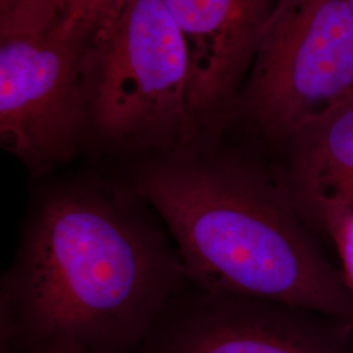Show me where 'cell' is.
<instances>
[{"label":"cell","instance_id":"cell-11","mask_svg":"<svg viewBox=\"0 0 353 353\" xmlns=\"http://www.w3.org/2000/svg\"><path fill=\"white\" fill-rule=\"evenodd\" d=\"M68 1H70V0H61V3H62V6H63L64 11L67 10V4H68Z\"/></svg>","mask_w":353,"mask_h":353},{"label":"cell","instance_id":"cell-10","mask_svg":"<svg viewBox=\"0 0 353 353\" xmlns=\"http://www.w3.org/2000/svg\"><path fill=\"white\" fill-rule=\"evenodd\" d=\"M332 243L339 254L344 278L353 293V214L341 225Z\"/></svg>","mask_w":353,"mask_h":353},{"label":"cell","instance_id":"cell-8","mask_svg":"<svg viewBox=\"0 0 353 353\" xmlns=\"http://www.w3.org/2000/svg\"><path fill=\"white\" fill-rule=\"evenodd\" d=\"M279 169L290 203L316 237L334 241L353 214V97L293 132Z\"/></svg>","mask_w":353,"mask_h":353},{"label":"cell","instance_id":"cell-6","mask_svg":"<svg viewBox=\"0 0 353 353\" xmlns=\"http://www.w3.org/2000/svg\"><path fill=\"white\" fill-rule=\"evenodd\" d=\"M138 353H353V327L316 312L189 284Z\"/></svg>","mask_w":353,"mask_h":353},{"label":"cell","instance_id":"cell-12","mask_svg":"<svg viewBox=\"0 0 353 353\" xmlns=\"http://www.w3.org/2000/svg\"><path fill=\"white\" fill-rule=\"evenodd\" d=\"M347 3H348V6H350V8H351L353 13V0H347Z\"/></svg>","mask_w":353,"mask_h":353},{"label":"cell","instance_id":"cell-7","mask_svg":"<svg viewBox=\"0 0 353 353\" xmlns=\"http://www.w3.org/2000/svg\"><path fill=\"white\" fill-rule=\"evenodd\" d=\"M189 59L190 110L201 145L230 122L276 0H163Z\"/></svg>","mask_w":353,"mask_h":353},{"label":"cell","instance_id":"cell-2","mask_svg":"<svg viewBox=\"0 0 353 353\" xmlns=\"http://www.w3.org/2000/svg\"><path fill=\"white\" fill-rule=\"evenodd\" d=\"M130 185L159 214L199 290L284 303L353 327V293L275 173L234 154H156Z\"/></svg>","mask_w":353,"mask_h":353},{"label":"cell","instance_id":"cell-5","mask_svg":"<svg viewBox=\"0 0 353 353\" xmlns=\"http://www.w3.org/2000/svg\"><path fill=\"white\" fill-rule=\"evenodd\" d=\"M352 97L353 13L347 0H276L233 121L283 144Z\"/></svg>","mask_w":353,"mask_h":353},{"label":"cell","instance_id":"cell-1","mask_svg":"<svg viewBox=\"0 0 353 353\" xmlns=\"http://www.w3.org/2000/svg\"><path fill=\"white\" fill-rule=\"evenodd\" d=\"M164 223L130 183L42 191L0 290V353H138L189 287Z\"/></svg>","mask_w":353,"mask_h":353},{"label":"cell","instance_id":"cell-9","mask_svg":"<svg viewBox=\"0 0 353 353\" xmlns=\"http://www.w3.org/2000/svg\"><path fill=\"white\" fill-rule=\"evenodd\" d=\"M128 0H70L67 16L74 17L89 39L113 24Z\"/></svg>","mask_w":353,"mask_h":353},{"label":"cell","instance_id":"cell-4","mask_svg":"<svg viewBox=\"0 0 353 353\" xmlns=\"http://www.w3.org/2000/svg\"><path fill=\"white\" fill-rule=\"evenodd\" d=\"M89 42L61 0H0V141L32 176L87 138Z\"/></svg>","mask_w":353,"mask_h":353},{"label":"cell","instance_id":"cell-3","mask_svg":"<svg viewBox=\"0 0 353 353\" xmlns=\"http://www.w3.org/2000/svg\"><path fill=\"white\" fill-rule=\"evenodd\" d=\"M87 138L112 152L201 150L189 59L163 0H128L85 57Z\"/></svg>","mask_w":353,"mask_h":353}]
</instances>
